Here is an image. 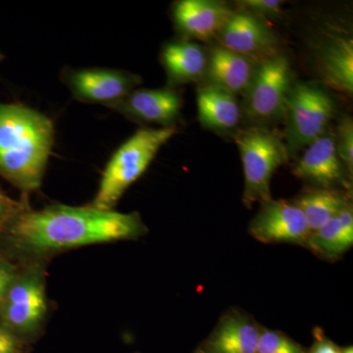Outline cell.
<instances>
[{
  "label": "cell",
  "mask_w": 353,
  "mask_h": 353,
  "mask_svg": "<svg viewBox=\"0 0 353 353\" xmlns=\"http://www.w3.org/2000/svg\"><path fill=\"white\" fill-rule=\"evenodd\" d=\"M14 273L8 265L0 261V280L1 279L14 277Z\"/></svg>",
  "instance_id": "cell-28"
},
{
  "label": "cell",
  "mask_w": 353,
  "mask_h": 353,
  "mask_svg": "<svg viewBox=\"0 0 353 353\" xmlns=\"http://www.w3.org/2000/svg\"><path fill=\"white\" fill-rule=\"evenodd\" d=\"M334 102L324 88L310 83L292 85L284 116L285 146L290 157L319 139L333 117Z\"/></svg>",
  "instance_id": "cell-5"
},
{
  "label": "cell",
  "mask_w": 353,
  "mask_h": 353,
  "mask_svg": "<svg viewBox=\"0 0 353 353\" xmlns=\"http://www.w3.org/2000/svg\"><path fill=\"white\" fill-rule=\"evenodd\" d=\"M292 85V69L284 55L259 62L245 92L246 117L260 125L284 116Z\"/></svg>",
  "instance_id": "cell-6"
},
{
  "label": "cell",
  "mask_w": 353,
  "mask_h": 353,
  "mask_svg": "<svg viewBox=\"0 0 353 353\" xmlns=\"http://www.w3.org/2000/svg\"><path fill=\"white\" fill-rule=\"evenodd\" d=\"M341 353H353V347H347L341 348Z\"/></svg>",
  "instance_id": "cell-29"
},
{
  "label": "cell",
  "mask_w": 353,
  "mask_h": 353,
  "mask_svg": "<svg viewBox=\"0 0 353 353\" xmlns=\"http://www.w3.org/2000/svg\"><path fill=\"white\" fill-rule=\"evenodd\" d=\"M174 126L141 129L114 153L102 176L92 208L112 210L128 188L143 175L155 155L176 134Z\"/></svg>",
  "instance_id": "cell-3"
},
{
  "label": "cell",
  "mask_w": 353,
  "mask_h": 353,
  "mask_svg": "<svg viewBox=\"0 0 353 353\" xmlns=\"http://www.w3.org/2000/svg\"><path fill=\"white\" fill-rule=\"evenodd\" d=\"M257 62L250 58L217 46L208 57L205 75L208 85L236 95L245 94L252 82Z\"/></svg>",
  "instance_id": "cell-15"
},
{
  "label": "cell",
  "mask_w": 353,
  "mask_h": 353,
  "mask_svg": "<svg viewBox=\"0 0 353 353\" xmlns=\"http://www.w3.org/2000/svg\"><path fill=\"white\" fill-rule=\"evenodd\" d=\"M294 201L303 211L311 233L326 224L350 203V197L345 192L322 188L308 190Z\"/></svg>",
  "instance_id": "cell-20"
},
{
  "label": "cell",
  "mask_w": 353,
  "mask_h": 353,
  "mask_svg": "<svg viewBox=\"0 0 353 353\" xmlns=\"http://www.w3.org/2000/svg\"><path fill=\"white\" fill-rule=\"evenodd\" d=\"M318 48V69L323 81L343 94L353 92V41L341 32L325 34Z\"/></svg>",
  "instance_id": "cell-13"
},
{
  "label": "cell",
  "mask_w": 353,
  "mask_h": 353,
  "mask_svg": "<svg viewBox=\"0 0 353 353\" xmlns=\"http://www.w3.org/2000/svg\"><path fill=\"white\" fill-rule=\"evenodd\" d=\"M353 245V210L352 203L326 224L312 232L306 248L324 259L343 256Z\"/></svg>",
  "instance_id": "cell-17"
},
{
  "label": "cell",
  "mask_w": 353,
  "mask_h": 353,
  "mask_svg": "<svg viewBox=\"0 0 353 353\" xmlns=\"http://www.w3.org/2000/svg\"><path fill=\"white\" fill-rule=\"evenodd\" d=\"M263 327L238 309L227 311L194 353H255Z\"/></svg>",
  "instance_id": "cell-11"
},
{
  "label": "cell",
  "mask_w": 353,
  "mask_h": 353,
  "mask_svg": "<svg viewBox=\"0 0 353 353\" xmlns=\"http://www.w3.org/2000/svg\"><path fill=\"white\" fill-rule=\"evenodd\" d=\"M3 325L15 334L36 331L46 312L43 279L29 272L14 279L0 305Z\"/></svg>",
  "instance_id": "cell-8"
},
{
  "label": "cell",
  "mask_w": 353,
  "mask_h": 353,
  "mask_svg": "<svg viewBox=\"0 0 353 353\" xmlns=\"http://www.w3.org/2000/svg\"><path fill=\"white\" fill-rule=\"evenodd\" d=\"M336 150L348 176H352L353 170V123L352 118L345 117V119L341 121L338 134H336Z\"/></svg>",
  "instance_id": "cell-22"
},
{
  "label": "cell",
  "mask_w": 353,
  "mask_h": 353,
  "mask_svg": "<svg viewBox=\"0 0 353 353\" xmlns=\"http://www.w3.org/2000/svg\"><path fill=\"white\" fill-rule=\"evenodd\" d=\"M120 105L124 112L136 119L170 127L180 114L182 99L168 88L139 90L128 94Z\"/></svg>",
  "instance_id": "cell-16"
},
{
  "label": "cell",
  "mask_w": 353,
  "mask_h": 353,
  "mask_svg": "<svg viewBox=\"0 0 353 353\" xmlns=\"http://www.w3.org/2000/svg\"><path fill=\"white\" fill-rule=\"evenodd\" d=\"M199 121L204 127L218 132L233 131L240 124L241 108L236 95L210 87L197 94Z\"/></svg>",
  "instance_id": "cell-18"
},
{
  "label": "cell",
  "mask_w": 353,
  "mask_h": 353,
  "mask_svg": "<svg viewBox=\"0 0 353 353\" xmlns=\"http://www.w3.org/2000/svg\"><path fill=\"white\" fill-rule=\"evenodd\" d=\"M23 212L24 210L20 203L13 201L0 190V229L8 223H13L14 220Z\"/></svg>",
  "instance_id": "cell-24"
},
{
  "label": "cell",
  "mask_w": 353,
  "mask_h": 353,
  "mask_svg": "<svg viewBox=\"0 0 353 353\" xmlns=\"http://www.w3.org/2000/svg\"><path fill=\"white\" fill-rule=\"evenodd\" d=\"M292 173L322 189H334L338 185L350 188V176L338 157L336 134L332 132H325L308 145Z\"/></svg>",
  "instance_id": "cell-10"
},
{
  "label": "cell",
  "mask_w": 353,
  "mask_h": 353,
  "mask_svg": "<svg viewBox=\"0 0 353 353\" xmlns=\"http://www.w3.org/2000/svg\"><path fill=\"white\" fill-rule=\"evenodd\" d=\"M307 353H341V348L327 338L320 328L314 330V343Z\"/></svg>",
  "instance_id": "cell-26"
},
{
  "label": "cell",
  "mask_w": 353,
  "mask_h": 353,
  "mask_svg": "<svg viewBox=\"0 0 353 353\" xmlns=\"http://www.w3.org/2000/svg\"><path fill=\"white\" fill-rule=\"evenodd\" d=\"M248 232L263 243H306L311 231L301 209L294 201H267L250 222Z\"/></svg>",
  "instance_id": "cell-7"
},
{
  "label": "cell",
  "mask_w": 353,
  "mask_h": 353,
  "mask_svg": "<svg viewBox=\"0 0 353 353\" xmlns=\"http://www.w3.org/2000/svg\"><path fill=\"white\" fill-rule=\"evenodd\" d=\"M221 46L259 62L279 54L275 34L261 17L234 12L218 34Z\"/></svg>",
  "instance_id": "cell-9"
},
{
  "label": "cell",
  "mask_w": 353,
  "mask_h": 353,
  "mask_svg": "<svg viewBox=\"0 0 353 353\" xmlns=\"http://www.w3.org/2000/svg\"><path fill=\"white\" fill-rule=\"evenodd\" d=\"M162 60L172 82L183 83L194 82L205 75L208 57L199 44L182 41L167 44Z\"/></svg>",
  "instance_id": "cell-19"
},
{
  "label": "cell",
  "mask_w": 353,
  "mask_h": 353,
  "mask_svg": "<svg viewBox=\"0 0 353 353\" xmlns=\"http://www.w3.org/2000/svg\"><path fill=\"white\" fill-rule=\"evenodd\" d=\"M14 279H15V276H14V277L1 279V280H0V305H1L4 296H6L7 290H8L11 283L13 282Z\"/></svg>",
  "instance_id": "cell-27"
},
{
  "label": "cell",
  "mask_w": 353,
  "mask_h": 353,
  "mask_svg": "<svg viewBox=\"0 0 353 353\" xmlns=\"http://www.w3.org/2000/svg\"><path fill=\"white\" fill-rule=\"evenodd\" d=\"M0 353H22L17 334L4 325H0Z\"/></svg>",
  "instance_id": "cell-25"
},
{
  "label": "cell",
  "mask_w": 353,
  "mask_h": 353,
  "mask_svg": "<svg viewBox=\"0 0 353 353\" xmlns=\"http://www.w3.org/2000/svg\"><path fill=\"white\" fill-rule=\"evenodd\" d=\"M282 1L279 0H245L240 2L243 10L255 15L276 17L282 13Z\"/></svg>",
  "instance_id": "cell-23"
},
{
  "label": "cell",
  "mask_w": 353,
  "mask_h": 353,
  "mask_svg": "<svg viewBox=\"0 0 353 353\" xmlns=\"http://www.w3.org/2000/svg\"><path fill=\"white\" fill-rule=\"evenodd\" d=\"M173 13L176 27L183 34L208 41L218 36L234 12L222 2L182 0L176 4Z\"/></svg>",
  "instance_id": "cell-14"
},
{
  "label": "cell",
  "mask_w": 353,
  "mask_h": 353,
  "mask_svg": "<svg viewBox=\"0 0 353 353\" xmlns=\"http://www.w3.org/2000/svg\"><path fill=\"white\" fill-rule=\"evenodd\" d=\"M234 141L245 173L243 203L252 208L255 202L270 201L272 176L289 160L285 143L275 132L260 126L239 131Z\"/></svg>",
  "instance_id": "cell-4"
},
{
  "label": "cell",
  "mask_w": 353,
  "mask_h": 353,
  "mask_svg": "<svg viewBox=\"0 0 353 353\" xmlns=\"http://www.w3.org/2000/svg\"><path fill=\"white\" fill-rule=\"evenodd\" d=\"M53 124L20 105H0V173L16 187L38 189L53 145Z\"/></svg>",
  "instance_id": "cell-2"
},
{
  "label": "cell",
  "mask_w": 353,
  "mask_h": 353,
  "mask_svg": "<svg viewBox=\"0 0 353 353\" xmlns=\"http://www.w3.org/2000/svg\"><path fill=\"white\" fill-rule=\"evenodd\" d=\"M255 353H307L301 345L280 331L262 328Z\"/></svg>",
  "instance_id": "cell-21"
},
{
  "label": "cell",
  "mask_w": 353,
  "mask_h": 353,
  "mask_svg": "<svg viewBox=\"0 0 353 353\" xmlns=\"http://www.w3.org/2000/svg\"><path fill=\"white\" fill-rule=\"evenodd\" d=\"M68 82L79 99L88 102H120L138 83L136 76L106 69H85L73 72Z\"/></svg>",
  "instance_id": "cell-12"
},
{
  "label": "cell",
  "mask_w": 353,
  "mask_h": 353,
  "mask_svg": "<svg viewBox=\"0 0 353 353\" xmlns=\"http://www.w3.org/2000/svg\"><path fill=\"white\" fill-rule=\"evenodd\" d=\"M145 232L136 213L125 214L92 206L57 205L41 211H24L11 226L14 240L34 252L132 240Z\"/></svg>",
  "instance_id": "cell-1"
}]
</instances>
